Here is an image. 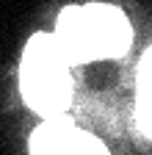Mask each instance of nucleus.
Returning a JSON list of instances; mask_svg holds the SVG:
<instances>
[{
    "label": "nucleus",
    "mask_w": 152,
    "mask_h": 155,
    "mask_svg": "<svg viewBox=\"0 0 152 155\" xmlns=\"http://www.w3.org/2000/svg\"><path fill=\"white\" fill-rule=\"evenodd\" d=\"M69 61L53 33H36L22 58V94L42 116H58L72 97Z\"/></svg>",
    "instance_id": "obj_1"
},
{
    "label": "nucleus",
    "mask_w": 152,
    "mask_h": 155,
    "mask_svg": "<svg viewBox=\"0 0 152 155\" xmlns=\"http://www.w3.org/2000/svg\"><path fill=\"white\" fill-rule=\"evenodd\" d=\"M86 28H89V47L91 58L122 55L130 45V25L119 8L113 6H83Z\"/></svg>",
    "instance_id": "obj_2"
},
{
    "label": "nucleus",
    "mask_w": 152,
    "mask_h": 155,
    "mask_svg": "<svg viewBox=\"0 0 152 155\" xmlns=\"http://www.w3.org/2000/svg\"><path fill=\"white\" fill-rule=\"evenodd\" d=\"M78 136V127H75L69 119L64 116H53V119L42 122L31 136V155H64L69 150V144Z\"/></svg>",
    "instance_id": "obj_3"
},
{
    "label": "nucleus",
    "mask_w": 152,
    "mask_h": 155,
    "mask_svg": "<svg viewBox=\"0 0 152 155\" xmlns=\"http://www.w3.org/2000/svg\"><path fill=\"white\" fill-rule=\"evenodd\" d=\"M64 155H108V150H105L97 139H94V136H89V133H80V130H78L75 141L69 144V150H66Z\"/></svg>",
    "instance_id": "obj_4"
},
{
    "label": "nucleus",
    "mask_w": 152,
    "mask_h": 155,
    "mask_svg": "<svg viewBox=\"0 0 152 155\" xmlns=\"http://www.w3.org/2000/svg\"><path fill=\"white\" fill-rule=\"evenodd\" d=\"M136 119L147 136H152V91H141L138 105H136Z\"/></svg>",
    "instance_id": "obj_5"
},
{
    "label": "nucleus",
    "mask_w": 152,
    "mask_h": 155,
    "mask_svg": "<svg viewBox=\"0 0 152 155\" xmlns=\"http://www.w3.org/2000/svg\"><path fill=\"white\" fill-rule=\"evenodd\" d=\"M138 83H141V91H152V50H147V55L141 58Z\"/></svg>",
    "instance_id": "obj_6"
}]
</instances>
